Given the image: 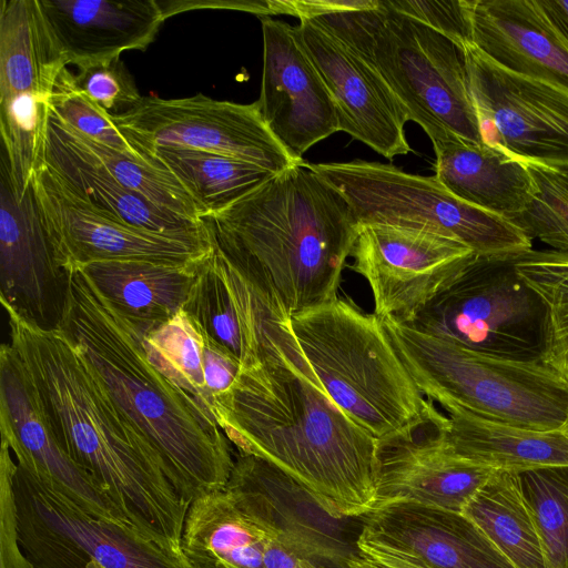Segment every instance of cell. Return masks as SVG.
Here are the masks:
<instances>
[{"mask_svg": "<svg viewBox=\"0 0 568 568\" xmlns=\"http://www.w3.org/2000/svg\"><path fill=\"white\" fill-rule=\"evenodd\" d=\"M6 313L10 345L31 376L61 448L92 477L129 525L181 551L190 504L170 483L156 452L116 407L62 331L40 329Z\"/></svg>", "mask_w": 568, "mask_h": 568, "instance_id": "cell-1", "label": "cell"}, {"mask_svg": "<svg viewBox=\"0 0 568 568\" xmlns=\"http://www.w3.org/2000/svg\"><path fill=\"white\" fill-rule=\"evenodd\" d=\"M214 415L240 454L283 471L329 517L374 508L378 442L305 371L284 362L244 369Z\"/></svg>", "mask_w": 568, "mask_h": 568, "instance_id": "cell-2", "label": "cell"}, {"mask_svg": "<svg viewBox=\"0 0 568 568\" xmlns=\"http://www.w3.org/2000/svg\"><path fill=\"white\" fill-rule=\"evenodd\" d=\"M203 221L217 250L290 317L337 296L359 227L346 199L307 163Z\"/></svg>", "mask_w": 568, "mask_h": 568, "instance_id": "cell-3", "label": "cell"}, {"mask_svg": "<svg viewBox=\"0 0 568 568\" xmlns=\"http://www.w3.org/2000/svg\"><path fill=\"white\" fill-rule=\"evenodd\" d=\"M60 325L109 396L150 443L189 504L225 488L234 460L229 439L149 358L142 329L121 314L81 268L69 272Z\"/></svg>", "mask_w": 568, "mask_h": 568, "instance_id": "cell-4", "label": "cell"}, {"mask_svg": "<svg viewBox=\"0 0 568 568\" xmlns=\"http://www.w3.org/2000/svg\"><path fill=\"white\" fill-rule=\"evenodd\" d=\"M349 47L384 79L407 121L433 144L460 138L481 143L463 51L428 26L389 8L308 18Z\"/></svg>", "mask_w": 568, "mask_h": 568, "instance_id": "cell-5", "label": "cell"}, {"mask_svg": "<svg viewBox=\"0 0 568 568\" xmlns=\"http://www.w3.org/2000/svg\"><path fill=\"white\" fill-rule=\"evenodd\" d=\"M291 327L327 396L377 440L409 429L433 406L374 313L336 296L293 315Z\"/></svg>", "mask_w": 568, "mask_h": 568, "instance_id": "cell-6", "label": "cell"}, {"mask_svg": "<svg viewBox=\"0 0 568 568\" xmlns=\"http://www.w3.org/2000/svg\"><path fill=\"white\" fill-rule=\"evenodd\" d=\"M181 551L192 568H339L345 558L317 535L300 494L266 471L240 468L224 489L190 504Z\"/></svg>", "mask_w": 568, "mask_h": 568, "instance_id": "cell-7", "label": "cell"}, {"mask_svg": "<svg viewBox=\"0 0 568 568\" xmlns=\"http://www.w3.org/2000/svg\"><path fill=\"white\" fill-rule=\"evenodd\" d=\"M419 392L445 409L535 429H560L568 419V383L542 362L507 359L381 318Z\"/></svg>", "mask_w": 568, "mask_h": 568, "instance_id": "cell-8", "label": "cell"}, {"mask_svg": "<svg viewBox=\"0 0 568 568\" xmlns=\"http://www.w3.org/2000/svg\"><path fill=\"white\" fill-rule=\"evenodd\" d=\"M307 166L341 192L358 224L426 230L481 257H509L532 248V241L507 219L458 199L436 176L364 160Z\"/></svg>", "mask_w": 568, "mask_h": 568, "instance_id": "cell-9", "label": "cell"}, {"mask_svg": "<svg viewBox=\"0 0 568 568\" xmlns=\"http://www.w3.org/2000/svg\"><path fill=\"white\" fill-rule=\"evenodd\" d=\"M515 256L476 255L404 323L485 354L541 362L545 306L518 275Z\"/></svg>", "mask_w": 568, "mask_h": 568, "instance_id": "cell-10", "label": "cell"}, {"mask_svg": "<svg viewBox=\"0 0 568 568\" xmlns=\"http://www.w3.org/2000/svg\"><path fill=\"white\" fill-rule=\"evenodd\" d=\"M13 495L18 544L31 568H192L182 551L84 511L18 463Z\"/></svg>", "mask_w": 568, "mask_h": 568, "instance_id": "cell-11", "label": "cell"}, {"mask_svg": "<svg viewBox=\"0 0 568 568\" xmlns=\"http://www.w3.org/2000/svg\"><path fill=\"white\" fill-rule=\"evenodd\" d=\"M67 63L38 0L0 2V135L12 174L28 183L40 162L49 98Z\"/></svg>", "mask_w": 568, "mask_h": 568, "instance_id": "cell-12", "label": "cell"}, {"mask_svg": "<svg viewBox=\"0 0 568 568\" xmlns=\"http://www.w3.org/2000/svg\"><path fill=\"white\" fill-rule=\"evenodd\" d=\"M136 154L158 148H187L239 159L278 174L293 160L264 122L256 102L241 104L202 93L181 99L143 97L111 116Z\"/></svg>", "mask_w": 568, "mask_h": 568, "instance_id": "cell-13", "label": "cell"}, {"mask_svg": "<svg viewBox=\"0 0 568 568\" xmlns=\"http://www.w3.org/2000/svg\"><path fill=\"white\" fill-rule=\"evenodd\" d=\"M32 186L60 265L71 272L102 261L187 265L213 247L207 227L161 233L134 226L71 192L41 161Z\"/></svg>", "mask_w": 568, "mask_h": 568, "instance_id": "cell-14", "label": "cell"}, {"mask_svg": "<svg viewBox=\"0 0 568 568\" xmlns=\"http://www.w3.org/2000/svg\"><path fill=\"white\" fill-rule=\"evenodd\" d=\"M483 142L519 161L568 166V90L463 50Z\"/></svg>", "mask_w": 568, "mask_h": 568, "instance_id": "cell-15", "label": "cell"}, {"mask_svg": "<svg viewBox=\"0 0 568 568\" xmlns=\"http://www.w3.org/2000/svg\"><path fill=\"white\" fill-rule=\"evenodd\" d=\"M183 311L205 337L233 355L243 371L284 362L315 377L301 354L291 317L214 244L196 264Z\"/></svg>", "mask_w": 568, "mask_h": 568, "instance_id": "cell-16", "label": "cell"}, {"mask_svg": "<svg viewBox=\"0 0 568 568\" xmlns=\"http://www.w3.org/2000/svg\"><path fill=\"white\" fill-rule=\"evenodd\" d=\"M351 256L371 287L374 314L407 322L476 254L426 230L369 223L359 224Z\"/></svg>", "mask_w": 568, "mask_h": 568, "instance_id": "cell-17", "label": "cell"}, {"mask_svg": "<svg viewBox=\"0 0 568 568\" xmlns=\"http://www.w3.org/2000/svg\"><path fill=\"white\" fill-rule=\"evenodd\" d=\"M69 272L59 263L36 194L13 179L0 150V298L27 323L44 331L60 328Z\"/></svg>", "mask_w": 568, "mask_h": 568, "instance_id": "cell-18", "label": "cell"}, {"mask_svg": "<svg viewBox=\"0 0 568 568\" xmlns=\"http://www.w3.org/2000/svg\"><path fill=\"white\" fill-rule=\"evenodd\" d=\"M448 416L433 405L422 422L377 440L379 467L373 509L394 501H416L462 513L498 470L462 456L448 438Z\"/></svg>", "mask_w": 568, "mask_h": 568, "instance_id": "cell-19", "label": "cell"}, {"mask_svg": "<svg viewBox=\"0 0 568 568\" xmlns=\"http://www.w3.org/2000/svg\"><path fill=\"white\" fill-rule=\"evenodd\" d=\"M263 72L258 111L296 162L317 142L339 131L334 100L306 52L296 27L261 19Z\"/></svg>", "mask_w": 568, "mask_h": 568, "instance_id": "cell-20", "label": "cell"}, {"mask_svg": "<svg viewBox=\"0 0 568 568\" xmlns=\"http://www.w3.org/2000/svg\"><path fill=\"white\" fill-rule=\"evenodd\" d=\"M1 442L28 468L84 511L128 524L92 477L61 448L30 374L10 343L0 348Z\"/></svg>", "mask_w": 568, "mask_h": 568, "instance_id": "cell-21", "label": "cell"}, {"mask_svg": "<svg viewBox=\"0 0 568 568\" xmlns=\"http://www.w3.org/2000/svg\"><path fill=\"white\" fill-rule=\"evenodd\" d=\"M296 30L334 100L339 131L387 159L409 153L407 118L381 74L313 20L300 18Z\"/></svg>", "mask_w": 568, "mask_h": 568, "instance_id": "cell-22", "label": "cell"}, {"mask_svg": "<svg viewBox=\"0 0 568 568\" xmlns=\"http://www.w3.org/2000/svg\"><path fill=\"white\" fill-rule=\"evenodd\" d=\"M67 65L79 70L145 50L164 17L155 0H38Z\"/></svg>", "mask_w": 568, "mask_h": 568, "instance_id": "cell-23", "label": "cell"}, {"mask_svg": "<svg viewBox=\"0 0 568 568\" xmlns=\"http://www.w3.org/2000/svg\"><path fill=\"white\" fill-rule=\"evenodd\" d=\"M371 536L432 568H516L489 537L458 511L394 501L362 517Z\"/></svg>", "mask_w": 568, "mask_h": 568, "instance_id": "cell-24", "label": "cell"}, {"mask_svg": "<svg viewBox=\"0 0 568 568\" xmlns=\"http://www.w3.org/2000/svg\"><path fill=\"white\" fill-rule=\"evenodd\" d=\"M471 43L498 65L568 90V48L538 0H464Z\"/></svg>", "mask_w": 568, "mask_h": 568, "instance_id": "cell-25", "label": "cell"}, {"mask_svg": "<svg viewBox=\"0 0 568 568\" xmlns=\"http://www.w3.org/2000/svg\"><path fill=\"white\" fill-rule=\"evenodd\" d=\"M41 161L71 192L129 224L161 233L206 229L204 221H192L160 209L121 184L50 110Z\"/></svg>", "mask_w": 568, "mask_h": 568, "instance_id": "cell-26", "label": "cell"}, {"mask_svg": "<svg viewBox=\"0 0 568 568\" xmlns=\"http://www.w3.org/2000/svg\"><path fill=\"white\" fill-rule=\"evenodd\" d=\"M433 146L435 176L458 199L507 220L528 204L532 182L521 161L484 142L460 138Z\"/></svg>", "mask_w": 568, "mask_h": 568, "instance_id": "cell-27", "label": "cell"}, {"mask_svg": "<svg viewBox=\"0 0 568 568\" xmlns=\"http://www.w3.org/2000/svg\"><path fill=\"white\" fill-rule=\"evenodd\" d=\"M448 438L464 457L499 471L568 466V436L496 422L463 408H448Z\"/></svg>", "mask_w": 568, "mask_h": 568, "instance_id": "cell-28", "label": "cell"}, {"mask_svg": "<svg viewBox=\"0 0 568 568\" xmlns=\"http://www.w3.org/2000/svg\"><path fill=\"white\" fill-rule=\"evenodd\" d=\"M196 264L102 261L81 270L126 318L160 324L183 310L195 280Z\"/></svg>", "mask_w": 568, "mask_h": 568, "instance_id": "cell-29", "label": "cell"}, {"mask_svg": "<svg viewBox=\"0 0 568 568\" xmlns=\"http://www.w3.org/2000/svg\"><path fill=\"white\" fill-rule=\"evenodd\" d=\"M172 174L191 195L202 220L226 210L275 173L219 153L187 148H158L142 155Z\"/></svg>", "mask_w": 568, "mask_h": 568, "instance_id": "cell-30", "label": "cell"}, {"mask_svg": "<svg viewBox=\"0 0 568 568\" xmlns=\"http://www.w3.org/2000/svg\"><path fill=\"white\" fill-rule=\"evenodd\" d=\"M462 514L474 521L516 568H546L541 539L518 474L496 471Z\"/></svg>", "mask_w": 568, "mask_h": 568, "instance_id": "cell-31", "label": "cell"}, {"mask_svg": "<svg viewBox=\"0 0 568 568\" xmlns=\"http://www.w3.org/2000/svg\"><path fill=\"white\" fill-rule=\"evenodd\" d=\"M135 324L143 332L150 361L216 423L214 403L205 384L204 337L187 314L182 310L164 323Z\"/></svg>", "mask_w": 568, "mask_h": 568, "instance_id": "cell-32", "label": "cell"}, {"mask_svg": "<svg viewBox=\"0 0 568 568\" xmlns=\"http://www.w3.org/2000/svg\"><path fill=\"white\" fill-rule=\"evenodd\" d=\"M514 263L545 306L541 362L568 383V252L530 248L516 255Z\"/></svg>", "mask_w": 568, "mask_h": 568, "instance_id": "cell-33", "label": "cell"}, {"mask_svg": "<svg viewBox=\"0 0 568 568\" xmlns=\"http://www.w3.org/2000/svg\"><path fill=\"white\" fill-rule=\"evenodd\" d=\"M535 519L546 568H568V466L518 474Z\"/></svg>", "mask_w": 568, "mask_h": 568, "instance_id": "cell-34", "label": "cell"}, {"mask_svg": "<svg viewBox=\"0 0 568 568\" xmlns=\"http://www.w3.org/2000/svg\"><path fill=\"white\" fill-rule=\"evenodd\" d=\"M531 178L532 195L526 207L508 219L531 241L568 252V166L521 161Z\"/></svg>", "mask_w": 568, "mask_h": 568, "instance_id": "cell-35", "label": "cell"}, {"mask_svg": "<svg viewBox=\"0 0 568 568\" xmlns=\"http://www.w3.org/2000/svg\"><path fill=\"white\" fill-rule=\"evenodd\" d=\"M70 129L125 187L142 195L160 209L192 221H203L191 195L172 174L152 165L144 159L98 143L72 128Z\"/></svg>", "mask_w": 568, "mask_h": 568, "instance_id": "cell-36", "label": "cell"}, {"mask_svg": "<svg viewBox=\"0 0 568 568\" xmlns=\"http://www.w3.org/2000/svg\"><path fill=\"white\" fill-rule=\"evenodd\" d=\"M48 104L51 113L73 130L98 143L139 156L116 129L111 115L79 88L75 74L67 68L58 75Z\"/></svg>", "mask_w": 568, "mask_h": 568, "instance_id": "cell-37", "label": "cell"}, {"mask_svg": "<svg viewBox=\"0 0 568 568\" xmlns=\"http://www.w3.org/2000/svg\"><path fill=\"white\" fill-rule=\"evenodd\" d=\"M75 82L111 116L132 110L143 98L120 58L79 70Z\"/></svg>", "mask_w": 568, "mask_h": 568, "instance_id": "cell-38", "label": "cell"}, {"mask_svg": "<svg viewBox=\"0 0 568 568\" xmlns=\"http://www.w3.org/2000/svg\"><path fill=\"white\" fill-rule=\"evenodd\" d=\"M385 3L442 33L460 50L471 44L465 1L386 0Z\"/></svg>", "mask_w": 568, "mask_h": 568, "instance_id": "cell-39", "label": "cell"}, {"mask_svg": "<svg viewBox=\"0 0 568 568\" xmlns=\"http://www.w3.org/2000/svg\"><path fill=\"white\" fill-rule=\"evenodd\" d=\"M1 444L0 454V557L1 568H31L17 538L13 474L17 463Z\"/></svg>", "mask_w": 568, "mask_h": 568, "instance_id": "cell-40", "label": "cell"}, {"mask_svg": "<svg viewBox=\"0 0 568 568\" xmlns=\"http://www.w3.org/2000/svg\"><path fill=\"white\" fill-rule=\"evenodd\" d=\"M355 551L381 568H432L417 556L388 545L361 530L355 540Z\"/></svg>", "mask_w": 568, "mask_h": 568, "instance_id": "cell-41", "label": "cell"}, {"mask_svg": "<svg viewBox=\"0 0 568 568\" xmlns=\"http://www.w3.org/2000/svg\"><path fill=\"white\" fill-rule=\"evenodd\" d=\"M551 27L568 48V0H538Z\"/></svg>", "mask_w": 568, "mask_h": 568, "instance_id": "cell-42", "label": "cell"}, {"mask_svg": "<svg viewBox=\"0 0 568 568\" xmlns=\"http://www.w3.org/2000/svg\"><path fill=\"white\" fill-rule=\"evenodd\" d=\"M339 568H381L375 562L359 556L355 550L352 551L345 560L342 562Z\"/></svg>", "mask_w": 568, "mask_h": 568, "instance_id": "cell-43", "label": "cell"}, {"mask_svg": "<svg viewBox=\"0 0 568 568\" xmlns=\"http://www.w3.org/2000/svg\"><path fill=\"white\" fill-rule=\"evenodd\" d=\"M561 429L564 430V433L568 436V419L567 422L565 423V425L561 427Z\"/></svg>", "mask_w": 568, "mask_h": 568, "instance_id": "cell-44", "label": "cell"}]
</instances>
